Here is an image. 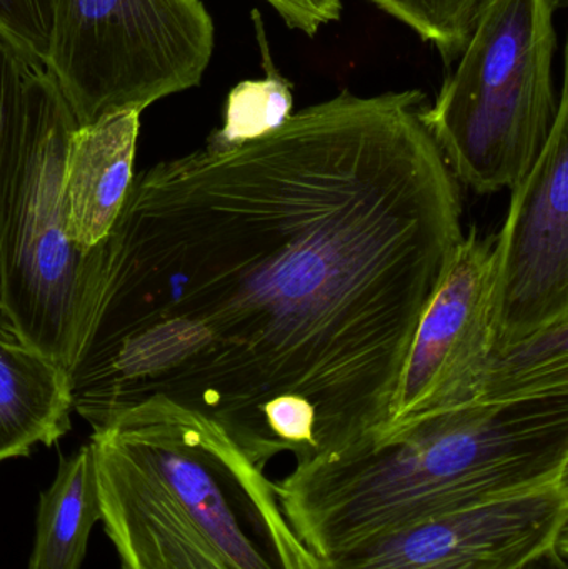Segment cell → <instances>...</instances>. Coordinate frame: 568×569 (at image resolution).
I'll return each mask as SVG.
<instances>
[{
    "label": "cell",
    "mask_w": 568,
    "mask_h": 569,
    "mask_svg": "<svg viewBox=\"0 0 568 569\" xmlns=\"http://www.w3.org/2000/svg\"><path fill=\"white\" fill-rule=\"evenodd\" d=\"M0 36L43 63L47 22L42 0H0Z\"/></svg>",
    "instance_id": "16"
},
{
    "label": "cell",
    "mask_w": 568,
    "mask_h": 569,
    "mask_svg": "<svg viewBox=\"0 0 568 569\" xmlns=\"http://www.w3.org/2000/svg\"><path fill=\"white\" fill-rule=\"evenodd\" d=\"M252 17L266 77L246 80L230 90L222 129L213 130L206 146L217 149L242 146L273 132L292 116V86L273 66L259 10H253Z\"/></svg>",
    "instance_id": "14"
},
{
    "label": "cell",
    "mask_w": 568,
    "mask_h": 569,
    "mask_svg": "<svg viewBox=\"0 0 568 569\" xmlns=\"http://www.w3.org/2000/svg\"><path fill=\"white\" fill-rule=\"evenodd\" d=\"M568 480V380L492 360L464 400L386 425L276 487L313 557Z\"/></svg>",
    "instance_id": "2"
},
{
    "label": "cell",
    "mask_w": 568,
    "mask_h": 569,
    "mask_svg": "<svg viewBox=\"0 0 568 569\" xmlns=\"http://www.w3.org/2000/svg\"><path fill=\"white\" fill-rule=\"evenodd\" d=\"M79 127L52 77L33 102L22 162L0 230V315L72 378L106 288V246H73L63 202L67 147Z\"/></svg>",
    "instance_id": "5"
},
{
    "label": "cell",
    "mask_w": 568,
    "mask_h": 569,
    "mask_svg": "<svg viewBox=\"0 0 568 569\" xmlns=\"http://www.w3.org/2000/svg\"><path fill=\"white\" fill-rule=\"evenodd\" d=\"M72 378L0 315V465L52 447L72 428Z\"/></svg>",
    "instance_id": "11"
},
{
    "label": "cell",
    "mask_w": 568,
    "mask_h": 569,
    "mask_svg": "<svg viewBox=\"0 0 568 569\" xmlns=\"http://www.w3.org/2000/svg\"><path fill=\"white\" fill-rule=\"evenodd\" d=\"M420 90L340 92L242 146L133 179L73 410L160 395L266 470L307 467L392 418L417 327L464 236Z\"/></svg>",
    "instance_id": "1"
},
{
    "label": "cell",
    "mask_w": 568,
    "mask_h": 569,
    "mask_svg": "<svg viewBox=\"0 0 568 569\" xmlns=\"http://www.w3.org/2000/svg\"><path fill=\"white\" fill-rule=\"evenodd\" d=\"M436 47L452 67L484 0H369Z\"/></svg>",
    "instance_id": "15"
},
{
    "label": "cell",
    "mask_w": 568,
    "mask_h": 569,
    "mask_svg": "<svg viewBox=\"0 0 568 569\" xmlns=\"http://www.w3.org/2000/svg\"><path fill=\"white\" fill-rule=\"evenodd\" d=\"M49 79L40 60L0 36V230L19 176L30 112Z\"/></svg>",
    "instance_id": "13"
},
{
    "label": "cell",
    "mask_w": 568,
    "mask_h": 569,
    "mask_svg": "<svg viewBox=\"0 0 568 569\" xmlns=\"http://www.w3.org/2000/svg\"><path fill=\"white\" fill-rule=\"evenodd\" d=\"M89 443L119 569H310L272 481L202 415L153 395Z\"/></svg>",
    "instance_id": "3"
},
{
    "label": "cell",
    "mask_w": 568,
    "mask_h": 569,
    "mask_svg": "<svg viewBox=\"0 0 568 569\" xmlns=\"http://www.w3.org/2000/svg\"><path fill=\"white\" fill-rule=\"evenodd\" d=\"M47 72L79 127L199 87L216 26L202 0H42Z\"/></svg>",
    "instance_id": "6"
},
{
    "label": "cell",
    "mask_w": 568,
    "mask_h": 569,
    "mask_svg": "<svg viewBox=\"0 0 568 569\" xmlns=\"http://www.w3.org/2000/svg\"><path fill=\"white\" fill-rule=\"evenodd\" d=\"M494 243L476 227L417 327L389 423L472 393L494 358Z\"/></svg>",
    "instance_id": "9"
},
{
    "label": "cell",
    "mask_w": 568,
    "mask_h": 569,
    "mask_svg": "<svg viewBox=\"0 0 568 569\" xmlns=\"http://www.w3.org/2000/svg\"><path fill=\"white\" fill-rule=\"evenodd\" d=\"M269 3L290 29L316 37L323 26L337 22L342 16V0H263Z\"/></svg>",
    "instance_id": "17"
},
{
    "label": "cell",
    "mask_w": 568,
    "mask_h": 569,
    "mask_svg": "<svg viewBox=\"0 0 568 569\" xmlns=\"http://www.w3.org/2000/svg\"><path fill=\"white\" fill-rule=\"evenodd\" d=\"M568 531V480L367 538L310 569H514Z\"/></svg>",
    "instance_id": "8"
},
{
    "label": "cell",
    "mask_w": 568,
    "mask_h": 569,
    "mask_svg": "<svg viewBox=\"0 0 568 569\" xmlns=\"http://www.w3.org/2000/svg\"><path fill=\"white\" fill-rule=\"evenodd\" d=\"M140 112L110 113L77 127L67 147L63 202L73 246L83 253L106 246L133 186Z\"/></svg>",
    "instance_id": "10"
},
{
    "label": "cell",
    "mask_w": 568,
    "mask_h": 569,
    "mask_svg": "<svg viewBox=\"0 0 568 569\" xmlns=\"http://www.w3.org/2000/svg\"><path fill=\"white\" fill-rule=\"evenodd\" d=\"M562 0H484L432 106L420 120L457 182L477 193L512 190L546 146L556 16Z\"/></svg>",
    "instance_id": "4"
},
{
    "label": "cell",
    "mask_w": 568,
    "mask_h": 569,
    "mask_svg": "<svg viewBox=\"0 0 568 569\" xmlns=\"http://www.w3.org/2000/svg\"><path fill=\"white\" fill-rule=\"evenodd\" d=\"M567 545L568 541L552 545L514 569H568Z\"/></svg>",
    "instance_id": "18"
},
{
    "label": "cell",
    "mask_w": 568,
    "mask_h": 569,
    "mask_svg": "<svg viewBox=\"0 0 568 569\" xmlns=\"http://www.w3.org/2000/svg\"><path fill=\"white\" fill-rule=\"evenodd\" d=\"M556 120L542 152L510 190L494 243V355L568 320L567 56Z\"/></svg>",
    "instance_id": "7"
},
{
    "label": "cell",
    "mask_w": 568,
    "mask_h": 569,
    "mask_svg": "<svg viewBox=\"0 0 568 569\" xmlns=\"http://www.w3.org/2000/svg\"><path fill=\"white\" fill-rule=\"evenodd\" d=\"M102 518L90 443L60 457L56 478L39 497L27 569H82L92 528Z\"/></svg>",
    "instance_id": "12"
}]
</instances>
